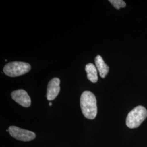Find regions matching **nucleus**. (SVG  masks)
Wrapping results in <instances>:
<instances>
[{
  "label": "nucleus",
  "instance_id": "f257e3e1",
  "mask_svg": "<svg viewBox=\"0 0 147 147\" xmlns=\"http://www.w3.org/2000/svg\"><path fill=\"white\" fill-rule=\"evenodd\" d=\"M97 102L94 94L90 91H84L80 98V106L84 116L90 120L97 115Z\"/></svg>",
  "mask_w": 147,
  "mask_h": 147
},
{
  "label": "nucleus",
  "instance_id": "f03ea898",
  "mask_svg": "<svg viewBox=\"0 0 147 147\" xmlns=\"http://www.w3.org/2000/svg\"><path fill=\"white\" fill-rule=\"evenodd\" d=\"M147 117V109L142 106H136L128 113L126 117V125L130 129L137 128L140 126Z\"/></svg>",
  "mask_w": 147,
  "mask_h": 147
},
{
  "label": "nucleus",
  "instance_id": "7ed1b4c3",
  "mask_svg": "<svg viewBox=\"0 0 147 147\" xmlns=\"http://www.w3.org/2000/svg\"><path fill=\"white\" fill-rule=\"evenodd\" d=\"M31 69L30 64L22 62L7 63L3 68V73L9 77H17L28 73Z\"/></svg>",
  "mask_w": 147,
  "mask_h": 147
},
{
  "label": "nucleus",
  "instance_id": "20e7f679",
  "mask_svg": "<svg viewBox=\"0 0 147 147\" xmlns=\"http://www.w3.org/2000/svg\"><path fill=\"white\" fill-rule=\"evenodd\" d=\"M8 130L11 136L21 141H30L34 140L36 136L34 132L22 129L17 126H9Z\"/></svg>",
  "mask_w": 147,
  "mask_h": 147
},
{
  "label": "nucleus",
  "instance_id": "39448f33",
  "mask_svg": "<svg viewBox=\"0 0 147 147\" xmlns=\"http://www.w3.org/2000/svg\"><path fill=\"white\" fill-rule=\"evenodd\" d=\"M13 100L23 107H28L31 104V100L26 91L23 89H18L11 93Z\"/></svg>",
  "mask_w": 147,
  "mask_h": 147
},
{
  "label": "nucleus",
  "instance_id": "423d86ee",
  "mask_svg": "<svg viewBox=\"0 0 147 147\" xmlns=\"http://www.w3.org/2000/svg\"><path fill=\"white\" fill-rule=\"evenodd\" d=\"M60 80L57 78L51 79L47 85V98L49 101L54 100L60 91Z\"/></svg>",
  "mask_w": 147,
  "mask_h": 147
},
{
  "label": "nucleus",
  "instance_id": "0eeeda50",
  "mask_svg": "<svg viewBox=\"0 0 147 147\" xmlns=\"http://www.w3.org/2000/svg\"><path fill=\"white\" fill-rule=\"evenodd\" d=\"M95 63L96 68L99 72L100 76L102 78H105L109 71V66L105 63L104 59L100 55H98L95 58Z\"/></svg>",
  "mask_w": 147,
  "mask_h": 147
},
{
  "label": "nucleus",
  "instance_id": "6e6552de",
  "mask_svg": "<svg viewBox=\"0 0 147 147\" xmlns=\"http://www.w3.org/2000/svg\"><path fill=\"white\" fill-rule=\"evenodd\" d=\"M85 70L87 74V78L93 83H96L98 81L97 68L92 63H88L85 67Z\"/></svg>",
  "mask_w": 147,
  "mask_h": 147
},
{
  "label": "nucleus",
  "instance_id": "1a4fd4ad",
  "mask_svg": "<svg viewBox=\"0 0 147 147\" xmlns=\"http://www.w3.org/2000/svg\"><path fill=\"white\" fill-rule=\"evenodd\" d=\"M109 2L117 9H119L121 8H124L126 6L125 2L123 0H110Z\"/></svg>",
  "mask_w": 147,
  "mask_h": 147
},
{
  "label": "nucleus",
  "instance_id": "9d476101",
  "mask_svg": "<svg viewBox=\"0 0 147 147\" xmlns=\"http://www.w3.org/2000/svg\"><path fill=\"white\" fill-rule=\"evenodd\" d=\"M49 106H52V105H53V104H52V103H51V102H50V103H49Z\"/></svg>",
  "mask_w": 147,
  "mask_h": 147
}]
</instances>
